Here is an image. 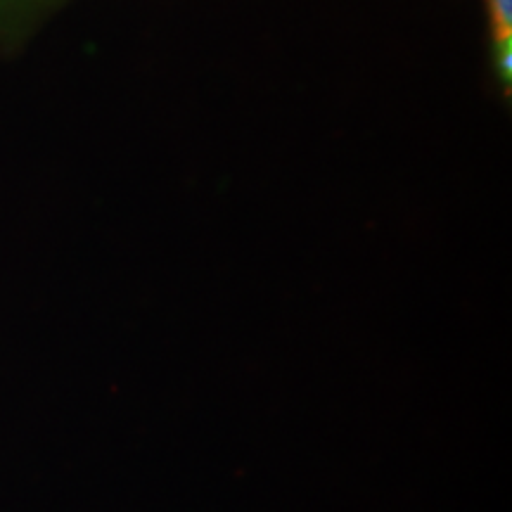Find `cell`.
Listing matches in <instances>:
<instances>
[{"mask_svg": "<svg viewBox=\"0 0 512 512\" xmlns=\"http://www.w3.org/2000/svg\"><path fill=\"white\" fill-rule=\"evenodd\" d=\"M57 0H0V41H12Z\"/></svg>", "mask_w": 512, "mask_h": 512, "instance_id": "obj_1", "label": "cell"}, {"mask_svg": "<svg viewBox=\"0 0 512 512\" xmlns=\"http://www.w3.org/2000/svg\"><path fill=\"white\" fill-rule=\"evenodd\" d=\"M491 24H494V43L498 57V72L505 86L512 79V0H489Z\"/></svg>", "mask_w": 512, "mask_h": 512, "instance_id": "obj_2", "label": "cell"}]
</instances>
